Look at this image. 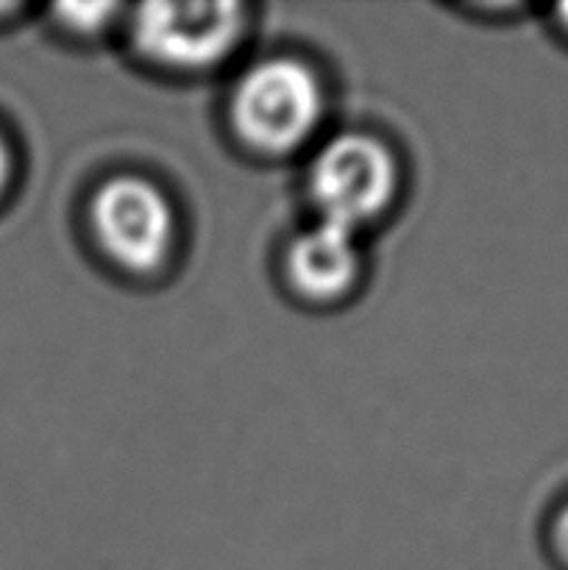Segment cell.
Listing matches in <instances>:
<instances>
[{
    "instance_id": "8",
    "label": "cell",
    "mask_w": 568,
    "mask_h": 570,
    "mask_svg": "<svg viewBox=\"0 0 568 570\" xmlns=\"http://www.w3.org/2000/svg\"><path fill=\"white\" fill-rule=\"evenodd\" d=\"M9 173H11V154L6 139L0 137V193H3L6 184H9Z\"/></svg>"
},
{
    "instance_id": "1",
    "label": "cell",
    "mask_w": 568,
    "mask_h": 570,
    "mask_svg": "<svg viewBox=\"0 0 568 570\" xmlns=\"http://www.w3.org/2000/svg\"><path fill=\"white\" fill-rule=\"evenodd\" d=\"M326 111L317 72L298 59H265L243 72L232 98L239 137L262 154H290L310 142Z\"/></svg>"
},
{
    "instance_id": "4",
    "label": "cell",
    "mask_w": 568,
    "mask_h": 570,
    "mask_svg": "<svg viewBox=\"0 0 568 570\" xmlns=\"http://www.w3.org/2000/svg\"><path fill=\"white\" fill-rule=\"evenodd\" d=\"M89 220L104 254L131 273L156 271L176 239L170 200L143 176L109 178L95 193Z\"/></svg>"
},
{
    "instance_id": "3",
    "label": "cell",
    "mask_w": 568,
    "mask_h": 570,
    "mask_svg": "<svg viewBox=\"0 0 568 570\" xmlns=\"http://www.w3.org/2000/svg\"><path fill=\"white\" fill-rule=\"evenodd\" d=\"M248 28L239 3H148L128 20L131 48L165 70H209L237 50Z\"/></svg>"
},
{
    "instance_id": "7",
    "label": "cell",
    "mask_w": 568,
    "mask_h": 570,
    "mask_svg": "<svg viewBox=\"0 0 568 570\" xmlns=\"http://www.w3.org/2000/svg\"><path fill=\"white\" fill-rule=\"evenodd\" d=\"M555 540H557V549H560V554L568 560V507H566V510H562V515L557 518Z\"/></svg>"
},
{
    "instance_id": "6",
    "label": "cell",
    "mask_w": 568,
    "mask_h": 570,
    "mask_svg": "<svg viewBox=\"0 0 568 570\" xmlns=\"http://www.w3.org/2000/svg\"><path fill=\"white\" fill-rule=\"evenodd\" d=\"M120 6L111 3H87V6H59L53 9L56 20L61 22L70 31H81V33H95L100 28H106L111 22V14H117Z\"/></svg>"
},
{
    "instance_id": "5",
    "label": "cell",
    "mask_w": 568,
    "mask_h": 570,
    "mask_svg": "<svg viewBox=\"0 0 568 570\" xmlns=\"http://www.w3.org/2000/svg\"><path fill=\"white\" fill-rule=\"evenodd\" d=\"M360 234L317 220L287 248V276L306 298L329 301L349 293L360 276Z\"/></svg>"
},
{
    "instance_id": "2",
    "label": "cell",
    "mask_w": 568,
    "mask_h": 570,
    "mask_svg": "<svg viewBox=\"0 0 568 570\" xmlns=\"http://www.w3.org/2000/svg\"><path fill=\"white\" fill-rule=\"evenodd\" d=\"M395 187L393 154L371 134L349 131L329 139L310 167V193L321 220L354 234L390 209Z\"/></svg>"
},
{
    "instance_id": "9",
    "label": "cell",
    "mask_w": 568,
    "mask_h": 570,
    "mask_svg": "<svg viewBox=\"0 0 568 570\" xmlns=\"http://www.w3.org/2000/svg\"><path fill=\"white\" fill-rule=\"evenodd\" d=\"M560 20H562V26L568 28V6H562V9H560Z\"/></svg>"
}]
</instances>
